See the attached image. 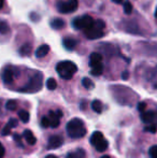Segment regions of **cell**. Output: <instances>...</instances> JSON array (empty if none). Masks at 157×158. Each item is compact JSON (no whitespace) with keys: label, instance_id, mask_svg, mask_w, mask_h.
<instances>
[{"label":"cell","instance_id":"obj_1","mask_svg":"<svg viewBox=\"0 0 157 158\" xmlns=\"http://www.w3.org/2000/svg\"><path fill=\"white\" fill-rule=\"evenodd\" d=\"M67 129V133L71 139H81V138L85 137L86 130L84 122L80 118H72L71 121H69L66 126Z\"/></svg>","mask_w":157,"mask_h":158},{"label":"cell","instance_id":"obj_2","mask_svg":"<svg viewBox=\"0 0 157 158\" xmlns=\"http://www.w3.org/2000/svg\"><path fill=\"white\" fill-rule=\"evenodd\" d=\"M56 71L58 73V75L64 80H71L73 77V75L78 71V67L74 63L70 60H64L57 64L56 66Z\"/></svg>","mask_w":157,"mask_h":158},{"label":"cell","instance_id":"obj_3","mask_svg":"<svg viewBox=\"0 0 157 158\" xmlns=\"http://www.w3.org/2000/svg\"><path fill=\"white\" fill-rule=\"evenodd\" d=\"M72 26L76 30H84L85 32L92 30L95 27V19L90 15H83L81 17H76L72 21Z\"/></svg>","mask_w":157,"mask_h":158},{"label":"cell","instance_id":"obj_4","mask_svg":"<svg viewBox=\"0 0 157 158\" xmlns=\"http://www.w3.org/2000/svg\"><path fill=\"white\" fill-rule=\"evenodd\" d=\"M42 87V74L38 72L37 74H35V77L30 80V82L28 83V85H26L23 89H21V92H37Z\"/></svg>","mask_w":157,"mask_h":158},{"label":"cell","instance_id":"obj_5","mask_svg":"<svg viewBox=\"0 0 157 158\" xmlns=\"http://www.w3.org/2000/svg\"><path fill=\"white\" fill-rule=\"evenodd\" d=\"M58 11L63 14L66 13H72L74 11H76L79 6V1L78 0H69L68 2H59L58 3Z\"/></svg>","mask_w":157,"mask_h":158},{"label":"cell","instance_id":"obj_6","mask_svg":"<svg viewBox=\"0 0 157 158\" xmlns=\"http://www.w3.org/2000/svg\"><path fill=\"white\" fill-rule=\"evenodd\" d=\"M16 69L11 68V67H6L2 71V81L4 84H12L14 81V77H17Z\"/></svg>","mask_w":157,"mask_h":158},{"label":"cell","instance_id":"obj_7","mask_svg":"<svg viewBox=\"0 0 157 158\" xmlns=\"http://www.w3.org/2000/svg\"><path fill=\"white\" fill-rule=\"evenodd\" d=\"M64 144V139L60 135H53L48 139V150H55V148H60Z\"/></svg>","mask_w":157,"mask_h":158},{"label":"cell","instance_id":"obj_8","mask_svg":"<svg viewBox=\"0 0 157 158\" xmlns=\"http://www.w3.org/2000/svg\"><path fill=\"white\" fill-rule=\"evenodd\" d=\"M101 64H102V56H101V54L96 52L92 53L89 56V66L92 68H94V67H97Z\"/></svg>","mask_w":157,"mask_h":158},{"label":"cell","instance_id":"obj_9","mask_svg":"<svg viewBox=\"0 0 157 158\" xmlns=\"http://www.w3.org/2000/svg\"><path fill=\"white\" fill-rule=\"evenodd\" d=\"M85 35H86V38H87V39L95 40V39H100V38H102L103 35H105V32L101 31V30H98L96 27H94L92 30L85 32Z\"/></svg>","mask_w":157,"mask_h":158},{"label":"cell","instance_id":"obj_10","mask_svg":"<svg viewBox=\"0 0 157 158\" xmlns=\"http://www.w3.org/2000/svg\"><path fill=\"white\" fill-rule=\"evenodd\" d=\"M126 25H125V30L127 32L129 33H134V35H138V33H140V28H139V26L137 25L136 22H125Z\"/></svg>","mask_w":157,"mask_h":158},{"label":"cell","instance_id":"obj_11","mask_svg":"<svg viewBox=\"0 0 157 158\" xmlns=\"http://www.w3.org/2000/svg\"><path fill=\"white\" fill-rule=\"evenodd\" d=\"M103 140H105V137H103L102 132H100V131H95L92 135V137H90V143H92L93 146H97L99 143H101Z\"/></svg>","mask_w":157,"mask_h":158},{"label":"cell","instance_id":"obj_12","mask_svg":"<svg viewBox=\"0 0 157 158\" xmlns=\"http://www.w3.org/2000/svg\"><path fill=\"white\" fill-rule=\"evenodd\" d=\"M78 44V41L73 38H64L63 39V45L66 50L68 51H72Z\"/></svg>","mask_w":157,"mask_h":158},{"label":"cell","instance_id":"obj_13","mask_svg":"<svg viewBox=\"0 0 157 158\" xmlns=\"http://www.w3.org/2000/svg\"><path fill=\"white\" fill-rule=\"evenodd\" d=\"M23 135H24V138H25V140L27 141V143L29 144V145H35V144L37 143L36 137L34 135L32 131L29 130V129H26V130H24Z\"/></svg>","mask_w":157,"mask_h":158},{"label":"cell","instance_id":"obj_14","mask_svg":"<svg viewBox=\"0 0 157 158\" xmlns=\"http://www.w3.org/2000/svg\"><path fill=\"white\" fill-rule=\"evenodd\" d=\"M48 52H50V46L48 44H43L36 50V57L37 58H42V57L46 56Z\"/></svg>","mask_w":157,"mask_h":158},{"label":"cell","instance_id":"obj_15","mask_svg":"<svg viewBox=\"0 0 157 158\" xmlns=\"http://www.w3.org/2000/svg\"><path fill=\"white\" fill-rule=\"evenodd\" d=\"M48 116H50V122H51V127L52 128H57L60 124V118L57 116V114L53 111L48 112Z\"/></svg>","mask_w":157,"mask_h":158},{"label":"cell","instance_id":"obj_16","mask_svg":"<svg viewBox=\"0 0 157 158\" xmlns=\"http://www.w3.org/2000/svg\"><path fill=\"white\" fill-rule=\"evenodd\" d=\"M32 52V45L30 43H25L22 45L19 50V53L21 56H29Z\"/></svg>","mask_w":157,"mask_h":158},{"label":"cell","instance_id":"obj_17","mask_svg":"<svg viewBox=\"0 0 157 158\" xmlns=\"http://www.w3.org/2000/svg\"><path fill=\"white\" fill-rule=\"evenodd\" d=\"M154 118H155V113L153 111H147V112H143L141 114V119L143 123L150 124L154 121Z\"/></svg>","mask_w":157,"mask_h":158},{"label":"cell","instance_id":"obj_18","mask_svg":"<svg viewBox=\"0 0 157 158\" xmlns=\"http://www.w3.org/2000/svg\"><path fill=\"white\" fill-rule=\"evenodd\" d=\"M51 27L55 30H60L65 27V21L61 19H54L51 22Z\"/></svg>","mask_w":157,"mask_h":158},{"label":"cell","instance_id":"obj_19","mask_svg":"<svg viewBox=\"0 0 157 158\" xmlns=\"http://www.w3.org/2000/svg\"><path fill=\"white\" fill-rule=\"evenodd\" d=\"M92 109L97 114H101L103 111V106H102V103H101V101H99V100H94V101L92 102Z\"/></svg>","mask_w":157,"mask_h":158},{"label":"cell","instance_id":"obj_20","mask_svg":"<svg viewBox=\"0 0 157 158\" xmlns=\"http://www.w3.org/2000/svg\"><path fill=\"white\" fill-rule=\"evenodd\" d=\"M66 158H85V152L82 148H78L76 152L69 153Z\"/></svg>","mask_w":157,"mask_h":158},{"label":"cell","instance_id":"obj_21","mask_svg":"<svg viewBox=\"0 0 157 158\" xmlns=\"http://www.w3.org/2000/svg\"><path fill=\"white\" fill-rule=\"evenodd\" d=\"M19 119L23 122V123H28V122H29V118H30L29 113H28L27 111H25V110L19 111Z\"/></svg>","mask_w":157,"mask_h":158},{"label":"cell","instance_id":"obj_22","mask_svg":"<svg viewBox=\"0 0 157 158\" xmlns=\"http://www.w3.org/2000/svg\"><path fill=\"white\" fill-rule=\"evenodd\" d=\"M90 73H92L93 75H95V77H99V75H101L103 73V64H99V66L92 68Z\"/></svg>","mask_w":157,"mask_h":158},{"label":"cell","instance_id":"obj_23","mask_svg":"<svg viewBox=\"0 0 157 158\" xmlns=\"http://www.w3.org/2000/svg\"><path fill=\"white\" fill-rule=\"evenodd\" d=\"M82 85H83L86 89H93L95 86L94 82H93L90 79H88V77H84V79L82 80Z\"/></svg>","mask_w":157,"mask_h":158},{"label":"cell","instance_id":"obj_24","mask_svg":"<svg viewBox=\"0 0 157 158\" xmlns=\"http://www.w3.org/2000/svg\"><path fill=\"white\" fill-rule=\"evenodd\" d=\"M46 87H48V89L50 90H55L57 87V82L55 79H53V77H50V79H48V81H46Z\"/></svg>","mask_w":157,"mask_h":158},{"label":"cell","instance_id":"obj_25","mask_svg":"<svg viewBox=\"0 0 157 158\" xmlns=\"http://www.w3.org/2000/svg\"><path fill=\"white\" fill-rule=\"evenodd\" d=\"M108 146H109V142L107 141V140H103L101 143H99L97 146H95V148H96L98 152H100V153H102V152H105V150L108 148Z\"/></svg>","mask_w":157,"mask_h":158},{"label":"cell","instance_id":"obj_26","mask_svg":"<svg viewBox=\"0 0 157 158\" xmlns=\"http://www.w3.org/2000/svg\"><path fill=\"white\" fill-rule=\"evenodd\" d=\"M10 30V26L6 22H0V33L1 35H8Z\"/></svg>","mask_w":157,"mask_h":158},{"label":"cell","instance_id":"obj_27","mask_svg":"<svg viewBox=\"0 0 157 158\" xmlns=\"http://www.w3.org/2000/svg\"><path fill=\"white\" fill-rule=\"evenodd\" d=\"M17 108V102L15 100H9L6 104V109L9 111H15Z\"/></svg>","mask_w":157,"mask_h":158},{"label":"cell","instance_id":"obj_28","mask_svg":"<svg viewBox=\"0 0 157 158\" xmlns=\"http://www.w3.org/2000/svg\"><path fill=\"white\" fill-rule=\"evenodd\" d=\"M124 12L126 14H131L132 12V4L130 3V1H125L124 2Z\"/></svg>","mask_w":157,"mask_h":158},{"label":"cell","instance_id":"obj_29","mask_svg":"<svg viewBox=\"0 0 157 158\" xmlns=\"http://www.w3.org/2000/svg\"><path fill=\"white\" fill-rule=\"evenodd\" d=\"M95 27H96L98 30H101V31H103V29L105 28V22H103L102 19H97V21L95 22Z\"/></svg>","mask_w":157,"mask_h":158},{"label":"cell","instance_id":"obj_30","mask_svg":"<svg viewBox=\"0 0 157 158\" xmlns=\"http://www.w3.org/2000/svg\"><path fill=\"white\" fill-rule=\"evenodd\" d=\"M41 126L43 127V128H48V127H51V122H50V118L46 116L42 117L41 119Z\"/></svg>","mask_w":157,"mask_h":158},{"label":"cell","instance_id":"obj_31","mask_svg":"<svg viewBox=\"0 0 157 158\" xmlns=\"http://www.w3.org/2000/svg\"><path fill=\"white\" fill-rule=\"evenodd\" d=\"M11 130H12V128H11V127L9 126L8 124H6V125L4 126L3 128H2L1 135H4V137H6V135H9L11 133Z\"/></svg>","mask_w":157,"mask_h":158},{"label":"cell","instance_id":"obj_32","mask_svg":"<svg viewBox=\"0 0 157 158\" xmlns=\"http://www.w3.org/2000/svg\"><path fill=\"white\" fill-rule=\"evenodd\" d=\"M144 131H147V132H151V133H155L157 131V126L156 125H147L144 128Z\"/></svg>","mask_w":157,"mask_h":158},{"label":"cell","instance_id":"obj_33","mask_svg":"<svg viewBox=\"0 0 157 158\" xmlns=\"http://www.w3.org/2000/svg\"><path fill=\"white\" fill-rule=\"evenodd\" d=\"M150 156L151 158H157V145H154L150 148Z\"/></svg>","mask_w":157,"mask_h":158},{"label":"cell","instance_id":"obj_34","mask_svg":"<svg viewBox=\"0 0 157 158\" xmlns=\"http://www.w3.org/2000/svg\"><path fill=\"white\" fill-rule=\"evenodd\" d=\"M145 108H147V103H145V102H139L138 106H137L138 111H139V112H141V113L145 112Z\"/></svg>","mask_w":157,"mask_h":158},{"label":"cell","instance_id":"obj_35","mask_svg":"<svg viewBox=\"0 0 157 158\" xmlns=\"http://www.w3.org/2000/svg\"><path fill=\"white\" fill-rule=\"evenodd\" d=\"M8 125L11 127V128H16L17 125H19V121L16 118H11L10 121L8 122Z\"/></svg>","mask_w":157,"mask_h":158},{"label":"cell","instance_id":"obj_36","mask_svg":"<svg viewBox=\"0 0 157 158\" xmlns=\"http://www.w3.org/2000/svg\"><path fill=\"white\" fill-rule=\"evenodd\" d=\"M4 154H6V150H4V146L2 145L1 142H0V158H3Z\"/></svg>","mask_w":157,"mask_h":158},{"label":"cell","instance_id":"obj_37","mask_svg":"<svg viewBox=\"0 0 157 158\" xmlns=\"http://www.w3.org/2000/svg\"><path fill=\"white\" fill-rule=\"evenodd\" d=\"M128 77H129V72H128V71H124V72L122 73V80L127 81Z\"/></svg>","mask_w":157,"mask_h":158},{"label":"cell","instance_id":"obj_38","mask_svg":"<svg viewBox=\"0 0 157 158\" xmlns=\"http://www.w3.org/2000/svg\"><path fill=\"white\" fill-rule=\"evenodd\" d=\"M112 2L115 4H122L124 3V0H112Z\"/></svg>","mask_w":157,"mask_h":158},{"label":"cell","instance_id":"obj_39","mask_svg":"<svg viewBox=\"0 0 157 158\" xmlns=\"http://www.w3.org/2000/svg\"><path fill=\"white\" fill-rule=\"evenodd\" d=\"M55 113H56V114H57V116H58L59 118H61V117H63V112H61L60 110H57Z\"/></svg>","mask_w":157,"mask_h":158},{"label":"cell","instance_id":"obj_40","mask_svg":"<svg viewBox=\"0 0 157 158\" xmlns=\"http://www.w3.org/2000/svg\"><path fill=\"white\" fill-rule=\"evenodd\" d=\"M14 139H15V141L19 142V141H21V135H14Z\"/></svg>","mask_w":157,"mask_h":158},{"label":"cell","instance_id":"obj_41","mask_svg":"<svg viewBox=\"0 0 157 158\" xmlns=\"http://www.w3.org/2000/svg\"><path fill=\"white\" fill-rule=\"evenodd\" d=\"M4 1H6V0H0V10L4 6Z\"/></svg>","mask_w":157,"mask_h":158},{"label":"cell","instance_id":"obj_42","mask_svg":"<svg viewBox=\"0 0 157 158\" xmlns=\"http://www.w3.org/2000/svg\"><path fill=\"white\" fill-rule=\"evenodd\" d=\"M45 158H57V157L55 156V155H48V156H46Z\"/></svg>","mask_w":157,"mask_h":158},{"label":"cell","instance_id":"obj_43","mask_svg":"<svg viewBox=\"0 0 157 158\" xmlns=\"http://www.w3.org/2000/svg\"><path fill=\"white\" fill-rule=\"evenodd\" d=\"M101 158H111V157H110L109 155H105V156H102Z\"/></svg>","mask_w":157,"mask_h":158},{"label":"cell","instance_id":"obj_44","mask_svg":"<svg viewBox=\"0 0 157 158\" xmlns=\"http://www.w3.org/2000/svg\"><path fill=\"white\" fill-rule=\"evenodd\" d=\"M155 17L157 19V9H156V11H155Z\"/></svg>","mask_w":157,"mask_h":158}]
</instances>
